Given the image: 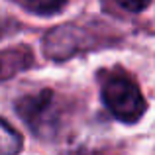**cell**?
Returning <instances> with one entry per match:
<instances>
[{"label":"cell","instance_id":"6da1fadb","mask_svg":"<svg viewBox=\"0 0 155 155\" xmlns=\"http://www.w3.org/2000/svg\"><path fill=\"white\" fill-rule=\"evenodd\" d=\"M102 102L116 120L124 124H136L145 114V98L140 87L128 75H108L100 84Z\"/></svg>","mask_w":155,"mask_h":155},{"label":"cell","instance_id":"7a4b0ae2","mask_svg":"<svg viewBox=\"0 0 155 155\" xmlns=\"http://www.w3.org/2000/svg\"><path fill=\"white\" fill-rule=\"evenodd\" d=\"M18 116L39 136H45L47 128L53 126L55 116V96L51 91H41L38 94H28L16 102Z\"/></svg>","mask_w":155,"mask_h":155},{"label":"cell","instance_id":"3957f363","mask_svg":"<svg viewBox=\"0 0 155 155\" xmlns=\"http://www.w3.org/2000/svg\"><path fill=\"white\" fill-rule=\"evenodd\" d=\"M31 53L28 51H6L0 53V81L8 79L10 75H14L16 71H22L30 65Z\"/></svg>","mask_w":155,"mask_h":155},{"label":"cell","instance_id":"277c9868","mask_svg":"<svg viewBox=\"0 0 155 155\" xmlns=\"http://www.w3.org/2000/svg\"><path fill=\"white\" fill-rule=\"evenodd\" d=\"M22 136L8 124L6 120H0V155H12L22 149Z\"/></svg>","mask_w":155,"mask_h":155},{"label":"cell","instance_id":"5b68a950","mask_svg":"<svg viewBox=\"0 0 155 155\" xmlns=\"http://www.w3.org/2000/svg\"><path fill=\"white\" fill-rule=\"evenodd\" d=\"M14 2H18L22 8L30 10L31 14L51 16V14H57L67 4V0H14Z\"/></svg>","mask_w":155,"mask_h":155},{"label":"cell","instance_id":"8992f818","mask_svg":"<svg viewBox=\"0 0 155 155\" xmlns=\"http://www.w3.org/2000/svg\"><path fill=\"white\" fill-rule=\"evenodd\" d=\"M116 4L120 8H124L126 12L137 14V12H143L145 8L151 4V0H116Z\"/></svg>","mask_w":155,"mask_h":155}]
</instances>
